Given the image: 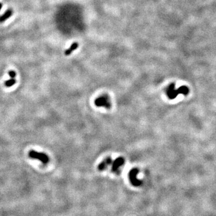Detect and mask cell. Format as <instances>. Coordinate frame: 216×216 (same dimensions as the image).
Returning <instances> with one entry per match:
<instances>
[{
    "label": "cell",
    "mask_w": 216,
    "mask_h": 216,
    "mask_svg": "<svg viewBox=\"0 0 216 216\" xmlns=\"http://www.w3.org/2000/svg\"><path fill=\"white\" fill-rule=\"evenodd\" d=\"M13 15V11L11 9H8L3 15L0 16V22H4L7 19L10 18Z\"/></svg>",
    "instance_id": "7"
},
{
    "label": "cell",
    "mask_w": 216,
    "mask_h": 216,
    "mask_svg": "<svg viewBox=\"0 0 216 216\" xmlns=\"http://www.w3.org/2000/svg\"><path fill=\"white\" fill-rule=\"evenodd\" d=\"M16 82V80L15 78H11L7 80H6L5 82V85L7 87H11L13 85H15Z\"/></svg>",
    "instance_id": "9"
},
{
    "label": "cell",
    "mask_w": 216,
    "mask_h": 216,
    "mask_svg": "<svg viewBox=\"0 0 216 216\" xmlns=\"http://www.w3.org/2000/svg\"><path fill=\"white\" fill-rule=\"evenodd\" d=\"M139 173V170L137 168H133L129 172V176L131 183L134 186H139L142 184V181L137 178V175Z\"/></svg>",
    "instance_id": "5"
},
{
    "label": "cell",
    "mask_w": 216,
    "mask_h": 216,
    "mask_svg": "<svg viewBox=\"0 0 216 216\" xmlns=\"http://www.w3.org/2000/svg\"><path fill=\"white\" fill-rule=\"evenodd\" d=\"M2 7H3V4L1 3H0V11H1Z\"/></svg>",
    "instance_id": "11"
},
{
    "label": "cell",
    "mask_w": 216,
    "mask_h": 216,
    "mask_svg": "<svg viewBox=\"0 0 216 216\" xmlns=\"http://www.w3.org/2000/svg\"><path fill=\"white\" fill-rule=\"evenodd\" d=\"M94 103L97 107H103L106 109H110L111 107V102L109 97L107 95H103L97 98Z\"/></svg>",
    "instance_id": "3"
},
{
    "label": "cell",
    "mask_w": 216,
    "mask_h": 216,
    "mask_svg": "<svg viewBox=\"0 0 216 216\" xmlns=\"http://www.w3.org/2000/svg\"><path fill=\"white\" fill-rule=\"evenodd\" d=\"M166 93L167 97L173 100L176 98L179 94H183V95H187L189 93V88L187 86H181L178 89H175V84L172 83L169 85L166 90Z\"/></svg>",
    "instance_id": "1"
},
{
    "label": "cell",
    "mask_w": 216,
    "mask_h": 216,
    "mask_svg": "<svg viewBox=\"0 0 216 216\" xmlns=\"http://www.w3.org/2000/svg\"><path fill=\"white\" fill-rule=\"evenodd\" d=\"M78 46H79V43L78 42H74L70 46V48L65 51V55H70L74 51H75L76 49H77V48H78Z\"/></svg>",
    "instance_id": "8"
},
{
    "label": "cell",
    "mask_w": 216,
    "mask_h": 216,
    "mask_svg": "<svg viewBox=\"0 0 216 216\" xmlns=\"http://www.w3.org/2000/svg\"><path fill=\"white\" fill-rule=\"evenodd\" d=\"M29 156L31 159H37L42 162L44 165H46L49 161V157L48 155L44 153H39L36 151L31 150L29 152Z\"/></svg>",
    "instance_id": "2"
},
{
    "label": "cell",
    "mask_w": 216,
    "mask_h": 216,
    "mask_svg": "<svg viewBox=\"0 0 216 216\" xmlns=\"http://www.w3.org/2000/svg\"><path fill=\"white\" fill-rule=\"evenodd\" d=\"M112 161H112L111 157H107L106 159H105L103 161L101 162V163L99 164V165L98 166L99 170L101 171L106 170L108 167L112 165Z\"/></svg>",
    "instance_id": "6"
},
{
    "label": "cell",
    "mask_w": 216,
    "mask_h": 216,
    "mask_svg": "<svg viewBox=\"0 0 216 216\" xmlns=\"http://www.w3.org/2000/svg\"><path fill=\"white\" fill-rule=\"evenodd\" d=\"M125 164V160L123 157H119L116 159L112 163V171L116 174H119L121 172L120 168Z\"/></svg>",
    "instance_id": "4"
},
{
    "label": "cell",
    "mask_w": 216,
    "mask_h": 216,
    "mask_svg": "<svg viewBox=\"0 0 216 216\" xmlns=\"http://www.w3.org/2000/svg\"><path fill=\"white\" fill-rule=\"evenodd\" d=\"M9 75L10 76V77H11V78H15L16 76V73L15 71L13 70H10L9 72Z\"/></svg>",
    "instance_id": "10"
}]
</instances>
